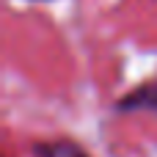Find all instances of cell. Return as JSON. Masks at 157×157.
<instances>
[{
	"mask_svg": "<svg viewBox=\"0 0 157 157\" xmlns=\"http://www.w3.org/2000/svg\"><path fill=\"white\" fill-rule=\"evenodd\" d=\"M116 113H155L157 116V80L141 83L113 102Z\"/></svg>",
	"mask_w": 157,
	"mask_h": 157,
	"instance_id": "1",
	"label": "cell"
},
{
	"mask_svg": "<svg viewBox=\"0 0 157 157\" xmlns=\"http://www.w3.org/2000/svg\"><path fill=\"white\" fill-rule=\"evenodd\" d=\"M33 157H91L77 141L72 138H52V141H36L30 146Z\"/></svg>",
	"mask_w": 157,
	"mask_h": 157,
	"instance_id": "2",
	"label": "cell"
},
{
	"mask_svg": "<svg viewBox=\"0 0 157 157\" xmlns=\"http://www.w3.org/2000/svg\"><path fill=\"white\" fill-rule=\"evenodd\" d=\"M33 3H44V0H33Z\"/></svg>",
	"mask_w": 157,
	"mask_h": 157,
	"instance_id": "3",
	"label": "cell"
}]
</instances>
